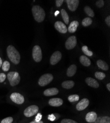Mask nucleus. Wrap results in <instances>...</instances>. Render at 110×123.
<instances>
[{
  "label": "nucleus",
  "instance_id": "obj_23",
  "mask_svg": "<svg viewBox=\"0 0 110 123\" xmlns=\"http://www.w3.org/2000/svg\"><path fill=\"white\" fill-rule=\"evenodd\" d=\"M61 13L62 18L64 20V22L65 23V24H68L69 22V15H68L67 12H66V11L65 9H62L61 11Z\"/></svg>",
  "mask_w": 110,
  "mask_h": 123
},
{
  "label": "nucleus",
  "instance_id": "obj_29",
  "mask_svg": "<svg viewBox=\"0 0 110 123\" xmlns=\"http://www.w3.org/2000/svg\"><path fill=\"white\" fill-rule=\"evenodd\" d=\"M10 66H11V65H10V63L8 61H6L2 64V69L4 71H7L10 68Z\"/></svg>",
  "mask_w": 110,
  "mask_h": 123
},
{
  "label": "nucleus",
  "instance_id": "obj_7",
  "mask_svg": "<svg viewBox=\"0 0 110 123\" xmlns=\"http://www.w3.org/2000/svg\"><path fill=\"white\" fill-rule=\"evenodd\" d=\"M10 98L14 103L18 105H21L24 102V97L18 93H13L10 96Z\"/></svg>",
  "mask_w": 110,
  "mask_h": 123
},
{
  "label": "nucleus",
  "instance_id": "obj_21",
  "mask_svg": "<svg viewBox=\"0 0 110 123\" xmlns=\"http://www.w3.org/2000/svg\"><path fill=\"white\" fill-rule=\"evenodd\" d=\"M75 85V83L73 81L68 80L64 81L62 83V86L63 88L67 89H70L72 88Z\"/></svg>",
  "mask_w": 110,
  "mask_h": 123
},
{
  "label": "nucleus",
  "instance_id": "obj_12",
  "mask_svg": "<svg viewBox=\"0 0 110 123\" xmlns=\"http://www.w3.org/2000/svg\"><path fill=\"white\" fill-rule=\"evenodd\" d=\"M66 2L67 3L68 8L72 12H75L76 11L79 3L78 0H67Z\"/></svg>",
  "mask_w": 110,
  "mask_h": 123
},
{
  "label": "nucleus",
  "instance_id": "obj_26",
  "mask_svg": "<svg viewBox=\"0 0 110 123\" xmlns=\"http://www.w3.org/2000/svg\"><path fill=\"white\" fill-rule=\"evenodd\" d=\"M82 51L84 53V54H85L86 55L91 57L93 55V52L91 51H89L88 49V47L87 46H83L82 47Z\"/></svg>",
  "mask_w": 110,
  "mask_h": 123
},
{
  "label": "nucleus",
  "instance_id": "obj_33",
  "mask_svg": "<svg viewBox=\"0 0 110 123\" xmlns=\"http://www.w3.org/2000/svg\"><path fill=\"white\" fill-rule=\"evenodd\" d=\"M6 75L4 73L0 74V83H2L5 81L6 78Z\"/></svg>",
  "mask_w": 110,
  "mask_h": 123
},
{
  "label": "nucleus",
  "instance_id": "obj_41",
  "mask_svg": "<svg viewBox=\"0 0 110 123\" xmlns=\"http://www.w3.org/2000/svg\"><path fill=\"white\" fill-rule=\"evenodd\" d=\"M59 13V12L58 11H56V12H55V15L56 16Z\"/></svg>",
  "mask_w": 110,
  "mask_h": 123
},
{
  "label": "nucleus",
  "instance_id": "obj_3",
  "mask_svg": "<svg viewBox=\"0 0 110 123\" xmlns=\"http://www.w3.org/2000/svg\"><path fill=\"white\" fill-rule=\"evenodd\" d=\"M7 79L12 86H15L19 84L20 81V76L16 71H11L7 74Z\"/></svg>",
  "mask_w": 110,
  "mask_h": 123
},
{
  "label": "nucleus",
  "instance_id": "obj_39",
  "mask_svg": "<svg viewBox=\"0 0 110 123\" xmlns=\"http://www.w3.org/2000/svg\"><path fill=\"white\" fill-rule=\"evenodd\" d=\"M107 88L108 89V90L110 91V83H108V84H107Z\"/></svg>",
  "mask_w": 110,
  "mask_h": 123
},
{
  "label": "nucleus",
  "instance_id": "obj_34",
  "mask_svg": "<svg viewBox=\"0 0 110 123\" xmlns=\"http://www.w3.org/2000/svg\"><path fill=\"white\" fill-rule=\"evenodd\" d=\"M42 115L40 113H39L35 118V121H36V122H39L40 121H41V120L42 119Z\"/></svg>",
  "mask_w": 110,
  "mask_h": 123
},
{
  "label": "nucleus",
  "instance_id": "obj_11",
  "mask_svg": "<svg viewBox=\"0 0 110 123\" xmlns=\"http://www.w3.org/2000/svg\"><path fill=\"white\" fill-rule=\"evenodd\" d=\"M54 27L60 33L65 34L68 31L66 26L61 21H56L55 23Z\"/></svg>",
  "mask_w": 110,
  "mask_h": 123
},
{
  "label": "nucleus",
  "instance_id": "obj_35",
  "mask_svg": "<svg viewBox=\"0 0 110 123\" xmlns=\"http://www.w3.org/2000/svg\"><path fill=\"white\" fill-rule=\"evenodd\" d=\"M56 5L57 7H60L62 5L64 1L63 0H56Z\"/></svg>",
  "mask_w": 110,
  "mask_h": 123
},
{
  "label": "nucleus",
  "instance_id": "obj_15",
  "mask_svg": "<svg viewBox=\"0 0 110 123\" xmlns=\"http://www.w3.org/2000/svg\"><path fill=\"white\" fill-rule=\"evenodd\" d=\"M85 82L88 86L94 88H98L99 87V84L98 82L91 77H87L86 78Z\"/></svg>",
  "mask_w": 110,
  "mask_h": 123
},
{
  "label": "nucleus",
  "instance_id": "obj_9",
  "mask_svg": "<svg viewBox=\"0 0 110 123\" xmlns=\"http://www.w3.org/2000/svg\"><path fill=\"white\" fill-rule=\"evenodd\" d=\"M62 58V54L59 51H56L51 57L50 63L52 65H54L57 64L61 60Z\"/></svg>",
  "mask_w": 110,
  "mask_h": 123
},
{
  "label": "nucleus",
  "instance_id": "obj_30",
  "mask_svg": "<svg viewBox=\"0 0 110 123\" xmlns=\"http://www.w3.org/2000/svg\"><path fill=\"white\" fill-rule=\"evenodd\" d=\"M13 117H7L6 118L4 119L2 121L1 123H12L13 122Z\"/></svg>",
  "mask_w": 110,
  "mask_h": 123
},
{
  "label": "nucleus",
  "instance_id": "obj_37",
  "mask_svg": "<svg viewBox=\"0 0 110 123\" xmlns=\"http://www.w3.org/2000/svg\"><path fill=\"white\" fill-rule=\"evenodd\" d=\"M48 119L51 120V121H53L54 120V119H55V116H54V115H49V117H48Z\"/></svg>",
  "mask_w": 110,
  "mask_h": 123
},
{
  "label": "nucleus",
  "instance_id": "obj_32",
  "mask_svg": "<svg viewBox=\"0 0 110 123\" xmlns=\"http://www.w3.org/2000/svg\"><path fill=\"white\" fill-rule=\"evenodd\" d=\"M61 123H78L71 119H64L61 121Z\"/></svg>",
  "mask_w": 110,
  "mask_h": 123
},
{
  "label": "nucleus",
  "instance_id": "obj_20",
  "mask_svg": "<svg viewBox=\"0 0 110 123\" xmlns=\"http://www.w3.org/2000/svg\"><path fill=\"white\" fill-rule=\"evenodd\" d=\"M93 123H110V118L106 116L99 117Z\"/></svg>",
  "mask_w": 110,
  "mask_h": 123
},
{
  "label": "nucleus",
  "instance_id": "obj_14",
  "mask_svg": "<svg viewBox=\"0 0 110 123\" xmlns=\"http://www.w3.org/2000/svg\"><path fill=\"white\" fill-rule=\"evenodd\" d=\"M97 115L95 112H89L85 116V120L88 123H93L97 119Z\"/></svg>",
  "mask_w": 110,
  "mask_h": 123
},
{
  "label": "nucleus",
  "instance_id": "obj_25",
  "mask_svg": "<svg viewBox=\"0 0 110 123\" xmlns=\"http://www.w3.org/2000/svg\"><path fill=\"white\" fill-rule=\"evenodd\" d=\"M92 23V20L90 17L84 18L82 21V25L84 27H87L91 25Z\"/></svg>",
  "mask_w": 110,
  "mask_h": 123
},
{
  "label": "nucleus",
  "instance_id": "obj_17",
  "mask_svg": "<svg viewBox=\"0 0 110 123\" xmlns=\"http://www.w3.org/2000/svg\"><path fill=\"white\" fill-rule=\"evenodd\" d=\"M78 25L79 23L78 21H73L70 23V24L67 30H68L69 33H74L77 31V28L78 27Z\"/></svg>",
  "mask_w": 110,
  "mask_h": 123
},
{
  "label": "nucleus",
  "instance_id": "obj_6",
  "mask_svg": "<svg viewBox=\"0 0 110 123\" xmlns=\"http://www.w3.org/2000/svg\"><path fill=\"white\" fill-rule=\"evenodd\" d=\"M39 109V108L37 105H32L29 106L27 108H26L24 111V116L27 117H32L37 113Z\"/></svg>",
  "mask_w": 110,
  "mask_h": 123
},
{
  "label": "nucleus",
  "instance_id": "obj_8",
  "mask_svg": "<svg viewBox=\"0 0 110 123\" xmlns=\"http://www.w3.org/2000/svg\"><path fill=\"white\" fill-rule=\"evenodd\" d=\"M77 41L75 36H73L69 37L65 43V47L68 50H71L75 47L77 45Z\"/></svg>",
  "mask_w": 110,
  "mask_h": 123
},
{
  "label": "nucleus",
  "instance_id": "obj_16",
  "mask_svg": "<svg viewBox=\"0 0 110 123\" xmlns=\"http://www.w3.org/2000/svg\"><path fill=\"white\" fill-rule=\"evenodd\" d=\"M59 93V90L56 88H49L45 90L44 92V94L45 96H52L56 95Z\"/></svg>",
  "mask_w": 110,
  "mask_h": 123
},
{
  "label": "nucleus",
  "instance_id": "obj_5",
  "mask_svg": "<svg viewBox=\"0 0 110 123\" xmlns=\"http://www.w3.org/2000/svg\"><path fill=\"white\" fill-rule=\"evenodd\" d=\"M32 56L34 61L36 62H39L42 60L43 55L41 47L39 45H35L33 49Z\"/></svg>",
  "mask_w": 110,
  "mask_h": 123
},
{
  "label": "nucleus",
  "instance_id": "obj_4",
  "mask_svg": "<svg viewBox=\"0 0 110 123\" xmlns=\"http://www.w3.org/2000/svg\"><path fill=\"white\" fill-rule=\"evenodd\" d=\"M53 76L52 74H45L39 78L38 83L39 86L44 87L49 84L53 80Z\"/></svg>",
  "mask_w": 110,
  "mask_h": 123
},
{
  "label": "nucleus",
  "instance_id": "obj_2",
  "mask_svg": "<svg viewBox=\"0 0 110 123\" xmlns=\"http://www.w3.org/2000/svg\"><path fill=\"white\" fill-rule=\"evenodd\" d=\"M32 12L35 20L39 23L43 22L45 17L44 9L39 6H34L32 9Z\"/></svg>",
  "mask_w": 110,
  "mask_h": 123
},
{
  "label": "nucleus",
  "instance_id": "obj_18",
  "mask_svg": "<svg viewBox=\"0 0 110 123\" xmlns=\"http://www.w3.org/2000/svg\"><path fill=\"white\" fill-rule=\"evenodd\" d=\"M79 61L85 67H89L91 65V61L87 57L82 55L79 58Z\"/></svg>",
  "mask_w": 110,
  "mask_h": 123
},
{
  "label": "nucleus",
  "instance_id": "obj_13",
  "mask_svg": "<svg viewBox=\"0 0 110 123\" xmlns=\"http://www.w3.org/2000/svg\"><path fill=\"white\" fill-rule=\"evenodd\" d=\"M49 105L54 107L61 106L63 104V100L60 98H52L49 100Z\"/></svg>",
  "mask_w": 110,
  "mask_h": 123
},
{
  "label": "nucleus",
  "instance_id": "obj_22",
  "mask_svg": "<svg viewBox=\"0 0 110 123\" xmlns=\"http://www.w3.org/2000/svg\"><path fill=\"white\" fill-rule=\"evenodd\" d=\"M97 65L100 68L104 70H107L109 69V66L107 64L101 60H99L97 61Z\"/></svg>",
  "mask_w": 110,
  "mask_h": 123
},
{
  "label": "nucleus",
  "instance_id": "obj_28",
  "mask_svg": "<svg viewBox=\"0 0 110 123\" xmlns=\"http://www.w3.org/2000/svg\"><path fill=\"white\" fill-rule=\"evenodd\" d=\"M79 97L78 95H71V96H69V97L68 98V100L70 102H71L78 101L79 100Z\"/></svg>",
  "mask_w": 110,
  "mask_h": 123
},
{
  "label": "nucleus",
  "instance_id": "obj_38",
  "mask_svg": "<svg viewBox=\"0 0 110 123\" xmlns=\"http://www.w3.org/2000/svg\"><path fill=\"white\" fill-rule=\"evenodd\" d=\"M30 123H44V122L42 121H40L39 122H36V121H32Z\"/></svg>",
  "mask_w": 110,
  "mask_h": 123
},
{
  "label": "nucleus",
  "instance_id": "obj_40",
  "mask_svg": "<svg viewBox=\"0 0 110 123\" xmlns=\"http://www.w3.org/2000/svg\"><path fill=\"white\" fill-rule=\"evenodd\" d=\"M2 64H3L2 60V59L1 58V57H0V68H1V66H2Z\"/></svg>",
  "mask_w": 110,
  "mask_h": 123
},
{
  "label": "nucleus",
  "instance_id": "obj_1",
  "mask_svg": "<svg viewBox=\"0 0 110 123\" xmlns=\"http://www.w3.org/2000/svg\"><path fill=\"white\" fill-rule=\"evenodd\" d=\"M7 56L9 60L15 65H17L20 61V55L17 49L13 45L8 46L6 49Z\"/></svg>",
  "mask_w": 110,
  "mask_h": 123
},
{
  "label": "nucleus",
  "instance_id": "obj_36",
  "mask_svg": "<svg viewBox=\"0 0 110 123\" xmlns=\"http://www.w3.org/2000/svg\"><path fill=\"white\" fill-rule=\"evenodd\" d=\"M105 22L106 24L110 27V16H108L105 19Z\"/></svg>",
  "mask_w": 110,
  "mask_h": 123
},
{
  "label": "nucleus",
  "instance_id": "obj_24",
  "mask_svg": "<svg viewBox=\"0 0 110 123\" xmlns=\"http://www.w3.org/2000/svg\"><path fill=\"white\" fill-rule=\"evenodd\" d=\"M84 10L86 14L89 17H93L94 16V13L93 10L88 6H86L84 8Z\"/></svg>",
  "mask_w": 110,
  "mask_h": 123
},
{
  "label": "nucleus",
  "instance_id": "obj_27",
  "mask_svg": "<svg viewBox=\"0 0 110 123\" xmlns=\"http://www.w3.org/2000/svg\"><path fill=\"white\" fill-rule=\"evenodd\" d=\"M95 76L96 78H97L99 80H103L106 77V74L102 72H96L95 73Z\"/></svg>",
  "mask_w": 110,
  "mask_h": 123
},
{
  "label": "nucleus",
  "instance_id": "obj_10",
  "mask_svg": "<svg viewBox=\"0 0 110 123\" xmlns=\"http://www.w3.org/2000/svg\"><path fill=\"white\" fill-rule=\"evenodd\" d=\"M89 104V101L87 98L82 99L76 105V109L78 111H82L87 107Z\"/></svg>",
  "mask_w": 110,
  "mask_h": 123
},
{
  "label": "nucleus",
  "instance_id": "obj_19",
  "mask_svg": "<svg viewBox=\"0 0 110 123\" xmlns=\"http://www.w3.org/2000/svg\"><path fill=\"white\" fill-rule=\"evenodd\" d=\"M77 71V66L75 65H72L70 66L67 71V75L69 77L73 76Z\"/></svg>",
  "mask_w": 110,
  "mask_h": 123
},
{
  "label": "nucleus",
  "instance_id": "obj_31",
  "mask_svg": "<svg viewBox=\"0 0 110 123\" xmlns=\"http://www.w3.org/2000/svg\"><path fill=\"white\" fill-rule=\"evenodd\" d=\"M96 6L99 8H101L104 6V1L103 0H99L96 2Z\"/></svg>",
  "mask_w": 110,
  "mask_h": 123
}]
</instances>
